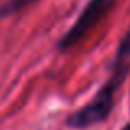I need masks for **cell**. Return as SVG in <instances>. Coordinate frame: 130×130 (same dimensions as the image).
<instances>
[{
    "mask_svg": "<svg viewBox=\"0 0 130 130\" xmlns=\"http://www.w3.org/2000/svg\"><path fill=\"white\" fill-rule=\"evenodd\" d=\"M35 2H38V0H7L5 3L0 5V18H7V17L17 15L18 12L28 8Z\"/></svg>",
    "mask_w": 130,
    "mask_h": 130,
    "instance_id": "cell-3",
    "label": "cell"
},
{
    "mask_svg": "<svg viewBox=\"0 0 130 130\" xmlns=\"http://www.w3.org/2000/svg\"><path fill=\"white\" fill-rule=\"evenodd\" d=\"M120 130H130V122H128V124H125V125H124V127H122Z\"/></svg>",
    "mask_w": 130,
    "mask_h": 130,
    "instance_id": "cell-4",
    "label": "cell"
},
{
    "mask_svg": "<svg viewBox=\"0 0 130 130\" xmlns=\"http://www.w3.org/2000/svg\"><path fill=\"white\" fill-rule=\"evenodd\" d=\"M128 73H130V30L119 41L107 81L102 84V87L95 92V95L84 107L69 114V117L66 119L68 127L83 130L107 120V117L110 115L112 109H114L115 94L122 87V84L125 83Z\"/></svg>",
    "mask_w": 130,
    "mask_h": 130,
    "instance_id": "cell-1",
    "label": "cell"
},
{
    "mask_svg": "<svg viewBox=\"0 0 130 130\" xmlns=\"http://www.w3.org/2000/svg\"><path fill=\"white\" fill-rule=\"evenodd\" d=\"M117 0H89L76 22L71 25V28L64 33L58 41V51L64 53V51L74 48L84 36L87 35L91 30L97 26V23L102 18L107 17V13L112 10Z\"/></svg>",
    "mask_w": 130,
    "mask_h": 130,
    "instance_id": "cell-2",
    "label": "cell"
}]
</instances>
